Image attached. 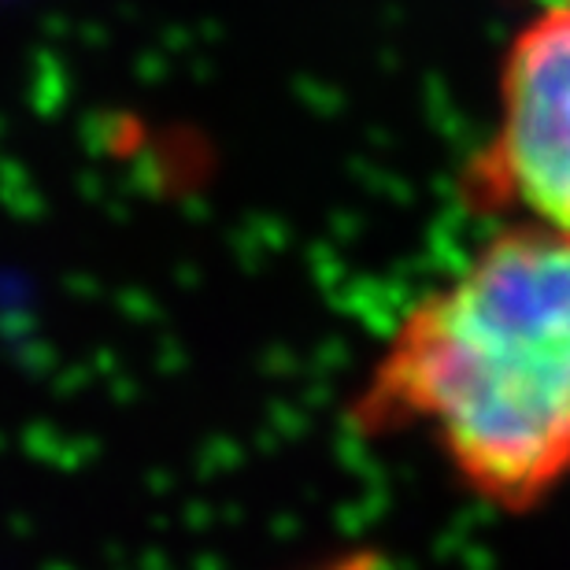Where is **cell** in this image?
Segmentation results:
<instances>
[{"label": "cell", "mask_w": 570, "mask_h": 570, "mask_svg": "<svg viewBox=\"0 0 570 570\" xmlns=\"http://www.w3.org/2000/svg\"><path fill=\"white\" fill-rule=\"evenodd\" d=\"M419 438L478 504L530 515L570 485V234L497 223L396 318L348 404Z\"/></svg>", "instance_id": "1"}, {"label": "cell", "mask_w": 570, "mask_h": 570, "mask_svg": "<svg viewBox=\"0 0 570 570\" xmlns=\"http://www.w3.org/2000/svg\"><path fill=\"white\" fill-rule=\"evenodd\" d=\"M489 223L570 234V0H538L504 45L497 108L460 178Z\"/></svg>", "instance_id": "2"}, {"label": "cell", "mask_w": 570, "mask_h": 570, "mask_svg": "<svg viewBox=\"0 0 570 570\" xmlns=\"http://www.w3.org/2000/svg\"><path fill=\"white\" fill-rule=\"evenodd\" d=\"M307 570H390V563H385L382 556L371 552V549H352V552L330 556V560L307 567Z\"/></svg>", "instance_id": "3"}]
</instances>
